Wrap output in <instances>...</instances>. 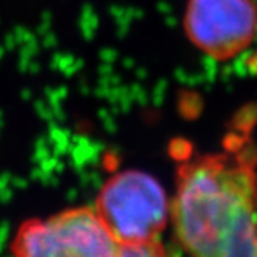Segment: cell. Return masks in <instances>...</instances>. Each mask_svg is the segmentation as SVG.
<instances>
[{"label": "cell", "instance_id": "obj_3", "mask_svg": "<svg viewBox=\"0 0 257 257\" xmlns=\"http://www.w3.org/2000/svg\"><path fill=\"white\" fill-rule=\"evenodd\" d=\"M119 247L90 206L26 220L12 241L13 257H117Z\"/></svg>", "mask_w": 257, "mask_h": 257}, {"label": "cell", "instance_id": "obj_4", "mask_svg": "<svg viewBox=\"0 0 257 257\" xmlns=\"http://www.w3.org/2000/svg\"><path fill=\"white\" fill-rule=\"evenodd\" d=\"M189 40L214 60H229L257 36L254 0H189L184 12Z\"/></svg>", "mask_w": 257, "mask_h": 257}, {"label": "cell", "instance_id": "obj_2", "mask_svg": "<svg viewBox=\"0 0 257 257\" xmlns=\"http://www.w3.org/2000/svg\"><path fill=\"white\" fill-rule=\"evenodd\" d=\"M94 211L117 244L157 240L170 206L163 186L142 170H123L101 186Z\"/></svg>", "mask_w": 257, "mask_h": 257}, {"label": "cell", "instance_id": "obj_5", "mask_svg": "<svg viewBox=\"0 0 257 257\" xmlns=\"http://www.w3.org/2000/svg\"><path fill=\"white\" fill-rule=\"evenodd\" d=\"M117 257H170L157 240L145 243L121 244Z\"/></svg>", "mask_w": 257, "mask_h": 257}, {"label": "cell", "instance_id": "obj_1", "mask_svg": "<svg viewBox=\"0 0 257 257\" xmlns=\"http://www.w3.org/2000/svg\"><path fill=\"white\" fill-rule=\"evenodd\" d=\"M256 156L234 147L184 160L170 216L189 257H257Z\"/></svg>", "mask_w": 257, "mask_h": 257}]
</instances>
